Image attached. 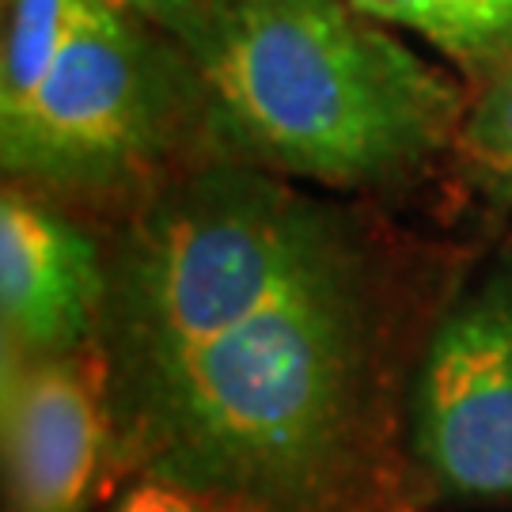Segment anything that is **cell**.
I'll list each match as a JSON object with an SVG mask.
<instances>
[{
    "mask_svg": "<svg viewBox=\"0 0 512 512\" xmlns=\"http://www.w3.org/2000/svg\"><path fill=\"white\" fill-rule=\"evenodd\" d=\"M202 92L186 61H171L137 19L99 0L61 42L38 84L0 110L8 183L46 198L133 205L171 175L167 152Z\"/></svg>",
    "mask_w": 512,
    "mask_h": 512,
    "instance_id": "3957f363",
    "label": "cell"
},
{
    "mask_svg": "<svg viewBox=\"0 0 512 512\" xmlns=\"http://www.w3.org/2000/svg\"><path fill=\"white\" fill-rule=\"evenodd\" d=\"M107 311V255L73 217L35 190L0 194V315L4 349L61 357L95 346Z\"/></svg>",
    "mask_w": 512,
    "mask_h": 512,
    "instance_id": "8992f818",
    "label": "cell"
},
{
    "mask_svg": "<svg viewBox=\"0 0 512 512\" xmlns=\"http://www.w3.org/2000/svg\"><path fill=\"white\" fill-rule=\"evenodd\" d=\"M376 23L429 38L463 69L490 76L512 61V0H349Z\"/></svg>",
    "mask_w": 512,
    "mask_h": 512,
    "instance_id": "52a82bcc",
    "label": "cell"
},
{
    "mask_svg": "<svg viewBox=\"0 0 512 512\" xmlns=\"http://www.w3.org/2000/svg\"><path fill=\"white\" fill-rule=\"evenodd\" d=\"M103 255L118 463L228 512H418L440 258L232 156L164 175Z\"/></svg>",
    "mask_w": 512,
    "mask_h": 512,
    "instance_id": "6da1fadb",
    "label": "cell"
},
{
    "mask_svg": "<svg viewBox=\"0 0 512 512\" xmlns=\"http://www.w3.org/2000/svg\"><path fill=\"white\" fill-rule=\"evenodd\" d=\"M107 4L133 19H145V23L160 27V31H171V23L186 8V0H107Z\"/></svg>",
    "mask_w": 512,
    "mask_h": 512,
    "instance_id": "30bf717a",
    "label": "cell"
},
{
    "mask_svg": "<svg viewBox=\"0 0 512 512\" xmlns=\"http://www.w3.org/2000/svg\"><path fill=\"white\" fill-rule=\"evenodd\" d=\"M167 35L232 160L384 190L456 148L459 84L349 0H186Z\"/></svg>",
    "mask_w": 512,
    "mask_h": 512,
    "instance_id": "7a4b0ae2",
    "label": "cell"
},
{
    "mask_svg": "<svg viewBox=\"0 0 512 512\" xmlns=\"http://www.w3.org/2000/svg\"><path fill=\"white\" fill-rule=\"evenodd\" d=\"M410 440L421 471L448 494L512 497V300L459 304L414 368Z\"/></svg>",
    "mask_w": 512,
    "mask_h": 512,
    "instance_id": "277c9868",
    "label": "cell"
},
{
    "mask_svg": "<svg viewBox=\"0 0 512 512\" xmlns=\"http://www.w3.org/2000/svg\"><path fill=\"white\" fill-rule=\"evenodd\" d=\"M114 456L103 342L61 357L4 349L8 512H88Z\"/></svg>",
    "mask_w": 512,
    "mask_h": 512,
    "instance_id": "5b68a950",
    "label": "cell"
},
{
    "mask_svg": "<svg viewBox=\"0 0 512 512\" xmlns=\"http://www.w3.org/2000/svg\"><path fill=\"white\" fill-rule=\"evenodd\" d=\"M114 512H228V509H220L213 501L190 494L183 486L156 482V478H137Z\"/></svg>",
    "mask_w": 512,
    "mask_h": 512,
    "instance_id": "9c48e42d",
    "label": "cell"
},
{
    "mask_svg": "<svg viewBox=\"0 0 512 512\" xmlns=\"http://www.w3.org/2000/svg\"><path fill=\"white\" fill-rule=\"evenodd\" d=\"M456 148L482 171L512 183V61L486 76L475 103H467Z\"/></svg>",
    "mask_w": 512,
    "mask_h": 512,
    "instance_id": "ba28073f",
    "label": "cell"
}]
</instances>
